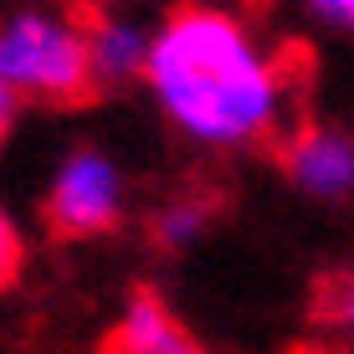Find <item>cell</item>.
Masks as SVG:
<instances>
[{"label":"cell","mask_w":354,"mask_h":354,"mask_svg":"<svg viewBox=\"0 0 354 354\" xmlns=\"http://www.w3.org/2000/svg\"><path fill=\"white\" fill-rule=\"evenodd\" d=\"M149 31L139 16L129 10H97V16L82 21V36H88V62L97 82H133L144 77V57H149Z\"/></svg>","instance_id":"6"},{"label":"cell","mask_w":354,"mask_h":354,"mask_svg":"<svg viewBox=\"0 0 354 354\" xmlns=\"http://www.w3.org/2000/svg\"><path fill=\"white\" fill-rule=\"evenodd\" d=\"M21 262H26V247H21V231H16V221L6 216V205H0V288H10V283H16Z\"/></svg>","instance_id":"8"},{"label":"cell","mask_w":354,"mask_h":354,"mask_svg":"<svg viewBox=\"0 0 354 354\" xmlns=\"http://www.w3.org/2000/svg\"><path fill=\"white\" fill-rule=\"evenodd\" d=\"M16 108H21V103H16L6 88H0V144L10 139V129H16Z\"/></svg>","instance_id":"10"},{"label":"cell","mask_w":354,"mask_h":354,"mask_svg":"<svg viewBox=\"0 0 354 354\" xmlns=\"http://www.w3.org/2000/svg\"><path fill=\"white\" fill-rule=\"evenodd\" d=\"M103 354H211V349L175 319V308L165 298L133 292L124 313L113 319V328H108Z\"/></svg>","instance_id":"5"},{"label":"cell","mask_w":354,"mask_h":354,"mask_svg":"<svg viewBox=\"0 0 354 354\" xmlns=\"http://www.w3.org/2000/svg\"><path fill=\"white\" fill-rule=\"evenodd\" d=\"M205 231H211V205L205 201H169L154 221L160 247H195Z\"/></svg>","instance_id":"7"},{"label":"cell","mask_w":354,"mask_h":354,"mask_svg":"<svg viewBox=\"0 0 354 354\" xmlns=\"http://www.w3.org/2000/svg\"><path fill=\"white\" fill-rule=\"evenodd\" d=\"M124 169L113 165V154L103 149H72L52 175L46 190V226L57 236H108L124 221Z\"/></svg>","instance_id":"3"},{"label":"cell","mask_w":354,"mask_h":354,"mask_svg":"<svg viewBox=\"0 0 354 354\" xmlns=\"http://www.w3.org/2000/svg\"><path fill=\"white\" fill-rule=\"evenodd\" d=\"M303 6H308L313 16L324 21V26H334V31H354V0H303Z\"/></svg>","instance_id":"9"},{"label":"cell","mask_w":354,"mask_h":354,"mask_svg":"<svg viewBox=\"0 0 354 354\" xmlns=\"http://www.w3.org/2000/svg\"><path fill=\"white\" fill-rule=\"evenodd\" d=\"M0 88L16 103H88L97 77L82 21L62 10H16L0 21Z\"/></svg>","instance_id":"2"},{"label":"cell","mask_w":354,"mask_h":354,"mask_svg":"<svg viewBox=\"0 0 354 354\" xmlns=\"http://www.w3.org/2000/svg\"><path fill=\"white\" fill-rule=\"evenodd\" d=\"M339 319H344V328H349V344H354V283L339 292Z\"/></svg>","instance_id":"11"},{"label":"cell","mask_w":354,"mask_h":354,"mask_svg":"<svg viewBox=\"0 0 354 354\" xmlns=\"http://www.w3.org/2000/svg\"><path fill=\"white\" fill-rule=\"evenodd\" d=\"M283 169L313 201H349L354 195V139L328 124L292 129L283 144Z\"/></svg>","instance_id":"4"},{"label":"cell","mask_w":354,"mask_h":354,"mask_svg":"<svg viewBox=\"0 0 354 354\" xmlns=\"http://www.w3.org/2000/svg\"><path fill=\"white\" fill-rule=\"evenodd\" d=\"M144 88L185 139L252 149L288 129L292 72L236 10L185 0L149 31Z\"/></svg>","instance_id":"1"}]
</instances>
